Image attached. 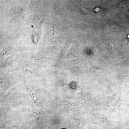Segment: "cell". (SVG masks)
I'll return each instance as SVG.
<instances>
[{
  "instance_id": "6da1fadb",
  "label": "cell",
  "mask_w": 129,
  "mask_h": 129,
  "mask_svg": "<svg viewBox=\"0 0 129 129\" xmlns=\"http://www.w3.org/2000/svg\"><path fill=\"white\" fill-rule=\"evenodd\" d=\"M31 76L23 78L22 83L28 95L40 109L48 111L51 109L52 101L41 88L38 80Z\"/></svg>"
},
{
  "instance_id": "7a4b0ae2",
  "label": "cell",
  "mask_w": 129,
  "mask_h": 129,
  "mask_svg": "<svg viewBox=\"0 0 129 129\" xmlns=\"http://www.w3.org/2000/svg\"><path fill=\"white\" fill-rule=\"evenodd\" d=\"M28 96L27 90L23 84H18L8 89L5 94L0 97V102L18 101L27 102L29 100Z\"/></svg>"
},
{
  "instance_id": "3957f363",
  "label": "cell",
  "mask_w": 129,
  "mask_h": 129,
  "mask_svg": "<svg viewBox=\"0 0 129 129\" xmlns=\"http://www.w3.org/2000/svg\"><path fill=\"white\" fill-rule=\"evenodd\" d=\"M27 103L28 108L27 113L35 120L39 129H51L52 126L45 117L43 110L38 109L28 100Z\"/></svg>"
},
{
  "instance_id": "277c9868",
  "label": "cell",
  "mask_w": 129,
  "mask_h": 129,
  "mask_svg": "<svg viewBox=\"0 0 129 129\" xmlns=\"http://www.w3.org/2000/svg\"><path fill=\"white\" fill-rule=\"evenodd\" d=\"M8 72L0 73V97L3 96L9 88L22 82L21 78H15Z\"/></svg>"
},
{
  "instance_id": "5b68a950",
  "label": "cell",
  "mask_w": 129,
  "mask_h": 129,
  "mask_svg": "<svg viewBox=\"0 0 129 129\" xmlns=\"http://www.w3.org/2000/svg\"><path fill=\"white\" fill-rule=\"evenodd\" d=\"M18 65L16 70H20L27 76H34L36 73L37 70L33 64L28 58L26 57L19 58Z\"/></svg>"
},
{
  "instance_id": "8992f818",
  "label": "cell",
  "mask_w": 129,
  "mask_h": 129,
  "mask_svg": "<svg viewBox=\"0 0 129 129\" xmlns=\"http://www.w3.org/2000/svg\"><path fill=\"white\" fill-rule=\"evenodd\" d=\"M24 102L18 101H8L0 102V120L8 115L13 109Z\"/></svg>"
},
{
  "instance_id": "52a82bcc",
  "label": "cell",
  "mask_w": 129,
  "mask_h": 129,
  "mask_svg": "<svg viewBox=\"0 0 129 129\" xmlns=\"http://www.w3.org/2000/svg\"><path fill=\"white\" fill-rule=\"evenodd\" d=\"M30 117L27 113L22 118L14 124L7 127L5 126V129H32L36 126H32L29 122Z\"/></svg>"
},
{
  "instance_id": "ba28073f",
  "label": "cell",
  "mask_w": 129,
  "mask_h": 129,
  "mask_svg": "<svg viewBox=\"0 0 129 129\" xmlns=\"http://www.w3.org/2000/svg\"><path fill=\"white\" fill-rule=\"evenodd\" d=\"M19 59L15 54H13L0 62V73H5L9 71L10 70L16 66L13 64V63L15 62H17Z\"/></svg>"
},
{
  "instance_id": "9c48e42d",
  "label": "cell",
  "mask_w": 129,
  "mask_h": 129,
  "mask_svg": "<svg viewBox=\"0 0 129 129\" xmlns=\"http://www.w3.org/2000/svg\"><path fill=\"white\" fill-rule=\"evenodd\" d=\"M32 62L37 63H47L50 60V58L43 55L38 54L32 55L28 58Z\"/></svg>"
},
{
  "instance_id": "30bf717a",
  "label": "cell",
  "mask_w": 129,
  "mask_h": 129,
  "mask_svg": "<svg viewBox=\"0 0 129 129\" xmlns=\"http://www.w3.org/2000/svg\"><path fill=\"white\" fill-rule=\"evenodd\" d=\"M13 50V48L10 46H6L0 48V62L5 60L9 54L12 53V51Z\"/></svg>"
},
{
  "instance_id": "8fae6325",
  "label": "cell",
  "mask_w": 129,
  "mask_h": 129,
  "mask_svg": "<svg viewBox=\"0 0 129 129\" xmlns=\"http://www.w3.org/2000/svg\"><path fill=\"white\" fill-rule=\"evenodd\" d=\"M72 118L74 121L78 128L80 129H85L88 125V124L83 119L73 117Z\"/></svg>"
},
{
  "instance_id": "7c38bea8",
  "label": "cell",
  "mask_w": 129,
  "mask_h": 129,
  "mask_svg": "<svg viewBox=\"0 0 129 129\" xmlns=\"http://www.w3.org/2000/svg\"><path fill=\"white\" fill-rule=\"evenodd\" d=\"M59 102L63 108L67 109L71 108L75 105V103L74 102L63 99H60Z\"/></svg>"
},
{
  "instance_id": "4fadbf2b",
  "label": "cell",
  "mask_w": 129,
  "mask_h": 129,
  "mask_svg": "<svg viewBox=\"0 0 129 129\" xmlns=\"http://www.w3.org/2000/svg\"><path fill=\"white\" fill-rule=\"evenodd\" d=\"M32 42L33 44L37 46L40 39L39 35L35 31L33 30L32 32L31 35Z\"/></svg>"
},
{
  "instance_id": "5bb4252c",
  "label": "cell",
  "mask_w": 129,
  "mask_h": 129,
  "mask_svg": "<svg viewBox=\"0 0 129 129\" xmlns=\"http://www.w3.org/2000/svg\"><path fill=\"white\" fill-rule=\"evenodd\" d=\"M83 65V62L80 59H77L75 60L74 63V66L76 70H79L82 67Z\"/></svg>"
},
{
  "instance_id": "9a60e30c",
  "label": "cell",
  "mask_w": 129,
  "mask_h": 129,
  "mask_svg": "<svg viewBox=\"0 0 129 129\" xmlns=\"http://www.w3.org/2000/svg\"><path fill=\"white\" fill-rule=\"evenodd\" d=\"M38 0H31L29 7L31 9H34L37 8L38 5Z\"/></svg>"
},
{
  "instance_id": "2e32d148",
  "label": "cell",
  "mask_w": 129,
  "mask_h": 129,
  "mask_svg": "<svg viewBox=\"0 0 129 129\" xmlns=\"http://www.w3.org/2000/svg\"><path fill=\"white\" fill-rule=\"evenodd\" d=\"M121 104V101L120 99H118L115 104L114 107L112 110V111L116 112L118 110Z\"/></svg>"
},
{
  "instance_id": "e0dca14e",
  "label": "cell",
  "mask_w": 129,
  "mask_h": 129,
  "mask_svg": "<svg viewBox=\"0 0 129 129\" xmlns=\"http://www.w3.org/2000/svg\"><path fill=\"white\" fill-rule=\"evenodd\" d=\"M23 10L22 9L20 6L16 5L14 7L13 12L15 14H18L21 12Z\"/></svg>"
},
{
  "instance_id": "ac0fdd59",
  "label": "cell",
  "mask_w": 129,
  "mask_h": 129,
  "mask_svg": "<svg viewBox=\"0 0 129 129\" xmlns=\"http://www.w3.org/2000/svg\"><path fill=\"white\" fill-rule=\"evenodd\" d=\"M85 129H111L108 128L105 126H92L87 127Z\"/></svg>"
},
{
  "instance_id": "d6986e66",
  "label": "cell",
  "mask_w": 129,
  "mask_h": 129,
  "mask_svg": "<svg viewBox=\"0 0 129 129\" xmlns=\"http://www.w3.org/2000/svg\"><path fill=\"white\" fill-rule=\"evenodd\" d=\"M115 98L114 97H110L107 100V104L108 107L111 106L114 103Z\"/></svg>"
},
{
  "instance_id": "ffe728a7",
  "label": "cell",
  "mask_w": 129,
  "mask_h": 129,
  "mask_svg": "<svg viewBox=\"0 0 129 129\" xmlns=\"http://www.w3.org/2000/svg\"><path fill=\"white\" fill-rule=\"evenodd\" d=\"M44 16V14L42 13H40L37 14L36 17L37 20H39L42 19Z\"/></svg>"
},
{
  "instance_id": "44dd1931",
  "label": "cell",
  "mask_w": 129,
  "mask_h": 129,
  "mask_svg": "<svg viewBox=\"0 0 129 129\" xmlns=\"http://www.w3.org/2000/svg\"><path fill=\"white\" fill-rule=\"evenodd\" d=\"M78 49L75 47H73L71 49L70 53L72 54H76L78 53Z\"/></svg>"
},
{
  "instance_id": "7402d4cb",
  "label": "cell",
  "mask_w": 129,
  "mask_h": 129,
  "mask_svg": "<svg viewBox=\"0 0 129 129\" xmlns=\"http://www.w3.org/2000/svg\"><path fill=\"white\" fill-rule=\"evenodd\" d=\"M8 37V35L6 34H3L1 35L0 36V41L7 39Z\"/></svg>"
},
{
  "instance_id": "603a6c76",
  "label": "cell",
  "mask_w": 129,
  "mask_h": 129,
  "mask_svg": "<svg viewBox=\"0 0 129 129\" xmlns=\"http://www.w3.org/2000/svg\"><path fill=\"white\" fill-rule=\"evenodd\" d=\"M58 75L59 77L62 78H64L65 77V75L61 72H59L58 73Z\"/></svg>"
},
{
  "instance_id": "cb8c5ba5",
  "label": "cell",
  "mask_w": 129,
  "mask_h": 129,
  "mask_svg": "<svg viewBox=\"0 0 129 129\" xmlns=\"http://www.w3.org/2000/svg\"><path fill=\"white\" fill-rule=\"evenodd\" d=\"M115 88V86H113L112 84L110 85L109 86L108 89L109 90L111 91H113Z\"/></svg>"
},
{
  "instance_id": "d4e9b609",
  "label": "cell",
  "mask_w": 129,
  "mask_h": 129,
  "mask_svg": "<svg viewBox=\"0 0 129 129\" xmlns=\"http://www.w3.org/2000/svg\"><path fill=\"white\" fill-rule=\"evenodd\" d=\"M0 129H5V123H0Z\"/></svg>"
},
{
  "instance_id": "484cf974",
  "label": "cell",
  "mask_w": 129,
  "mask_h": 129,
  "mask_svg": "<svg viewBox=\"0 0 129 129\" xmlns=\"http://www.w3.org/2000/svg\"><path fill=\"white\" fill-rule=\"evenodd\" d=\"M101 9V8L98 7H96L93 10L94 11L96 12H97L99 11Z\"/></svg>"
},
{
  "instance_id": "4316f807",
  "label": "cell",
  "mask_w": 129,
  "mask_h": 129,
  "mask_svg": "<svg viewBox=\"0 0 129 129\" xmlns=\"http://www.w3.org/2000/svg\"><path fill=\"white\" fill-rule=\"evenodd\" d=\"M70 85L72 88H74L75 86V84L74 83H71L70 84Z\"/></svg>"
},
{
  "instance_id": "83f0119b",
  "label": "cell",
  "mask_w": 129,
  "mask_h": 129,
  "mask_svg": "<svg viewBox=\"0 0 129 129\" xmlns=\"http://www.w3.org/2000/svg\"><path fill=\"white\" fill-rule=\"evenodd\" d=\"M32 129H39L36 125L35 127Z\"/></svg>"
},
{
  "instance_id": "f1b7e54d",
  "label": "cell",
  "mask_w": 129,
  "mask_h": 129,
  "mask_svg": "<svg viewBox=\"0 0 129 129\" xmlns=\"http://www.w3.org/2000/svg\"><path fill=\"white\" fill-rule=\"evenodd\" d=\"M128 37L129 38V36L128 35Z\"/></svg>"
}]
</instances>
